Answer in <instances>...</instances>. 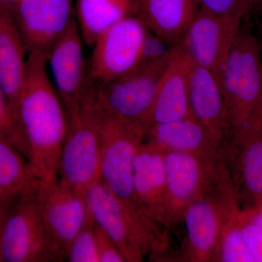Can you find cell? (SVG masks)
Masks as SVG:
<instances>
[{
    "mask_svg": "<svg viewBox=\"0 0 262 262\" xmlns=\"http://www.w3.org/2000/svg\"><path fill=\"white\" fill-rule=\"evenodd\" d=\"M33 189L43 221L66 258L67 248L90 215L86 193L59 180L35 181Z\"/></svg>",
    "mask_w": 262,
    "mask_h": 262,
    "instance_id": "cell-13",
    "label": "cell"
},
{
    "mask_svg": "<svg viewBox=\"0 0 262 262\" xmlns=\"http://www.w3.org/2000/svg\"><path fill=\"white\" fill-rule=\"evenodd\" d=\"M0 198H5V196H2L1 194H0ZM11 199H13V198H11Z\"/></svg>",
    "mask_w": 262,
    "mask_h": 262,
    "instance_id": "cell-33",
    "label": "cell"
},
{
    "mask_svg": "<svg viewBox=\"0 0 262 262\" xmlns=\"http://www.w3.org/2000/svg\"><path fill=\"white\" fill-rule=\"evenodd\" d=\"M201 7L220 13L244 19L261 8L262 0H198Z\"/></svg>",
    "mask_w": 262,
    "mask_h": 262,
    "instance_id": "cell-27",
    "label": "cell"
},
{
    "mask_svg": "<svg viewBox=\"0 0 262 262\" xmlns=\"http://www.w3.org/2000/svg\"><path fill=\"white\" fill-rule=\"evenodd\" d=\"M167 228L182 222L189 205L216 185L220 167L214 168L189 153L165 152Z\"/></svg>",
    "mask_w": 262,
    "mask_h": 262,
    "instance_id": "cell-10",
    "label": "cell"
},
{
    "mask_svg": "<svg viewBox=\"0 0 262 262\" xmlns=\"http://www.w3.org/2000/svg\"><path fill=\"white\" fill-rule=\"evenodd\" d=\"M172 56L168 51L151 55L128 73L101 82H93L91 106L132 123L151 126V114L160 81Z\"/></svg>",
    "mask_w": 262,
    "mask_h": 262,
    "instance_id": "cell-3",
    "label": "cell"
},
{
    "mask_svg": "<svg viewBox=\"0 0 262 262\" xmlns=\"http://www.w3.org/2000/svg\"><path fill=\"white\" fill-rule=\"evenodd\" d=\"M75 0H20L11 6L29 53L48 56L75 18Z\"/></svg>",
    "mask_w": 262,
    "mask_h": 262,
    "instance_id": "cell-15",
    "label": "cell"
},
{
    "mask_svg": "<svg viewBox=\"0 0 262 262\" xmlns=\"http://www.w3.org/2000/svg\"><path fill=\"white\" fill-rule=\"evenodd\" d=\"M16 113L33 177L46 184L57 182L67 117L48 72L47 56L43 53H29Z\"/></svg>",
    "mask_w": 262,
    "mask_h": 262,
    "instance_id": "cell-1",
    "label": "cell"
},
{
    "mask_svg": "<svg viewBox=\"0 0 262 262\" xmlns=\"http://www.w3.org/2000/svg\"><path fill=\"white\" fill-rule=\"evenodd\" d=\"M261 9H262V3H261Z\"/></svg>",
    "mask_w": 262,
    "mask_h": 262,
    "instance_id": "cell-34",
    "label": "cell"
},
{
    "mask_svg": "<svg viewBox=\"0 0 262 262\" xmlns=\"http://www.w3.org/2000/svg\"><path fill=\"white\" fill-rule=\"evenodd\" d=\"M241 216L253 224L262 232V201L242 206Z\"/></svg>",
    "mask_w": 262,
    "mask_h": 262,
    "instance_id": "cell-30",
    "label": "cell"
},
{
    "mask_svg": "<svg viewBox=\"0 0 262 262\" xmlns=\"http://www.w3.org/2000/svg\"><path fill=\"white\" fill-rule=\"evenodd\" d=\"M242 206L262 201V105L222 149Z\"/></svg>",
    "mask_w": 262,
    "mask_h": 262,
    "instance_id": "cell-11",
    "label": "cell"
},
{
    "mask_svg": "<svg viewBox=\"0 0 262 262\" xmlns=\"http://www.w3.org/2000/svg\"><path fill=\"white\" fill-rule=\"evenodd\" d=\"M3 1H5V3H7L8 4L13 6V5H15L16 3H18V2H20V0H3Z\"/></svg>",
    "mask_w": 262,
    "mask_h": 262,
    "instance_id": "cell-32",
    "label": "cell"
},
{
    "mask_svg": "<svg viewBox=\"0 0 262 262\" xmlns=\"http://www.w3.org/2000/svg\"><path fill=\"white\" fill-rule=\"evenodd\" d=\"M145 141L163 152L177 151L195 155L214 168L220 167L223 159L222 149L192 115L152 124L148 129Z\"/></svg>",
    "mask_w": 262,
    "mask_h": 262,
    "instance_id": "cell-16",
    "label": "cell"
},
{
    "mask_svg": "<svg viewBox=\"0 0 262 262\" xmlns=\"http://www.w3.org/2000/svg\"><path fill=\"white\" fill-rule=\"evenodd\" d=\"M0 134L27 159V147L18 117L0 84Z\"/></svg>",
    "mask_w": 262,
    "mask_h": 262,
    "instance_id": "cell-26",
    "label": "cell"
},
{
    "mask_svg": "<svg viewBox=\"0 0 262 262\" xmlns=\"http://www.w3.org/2000/svg\"><path fill=\"white\" fill-rule=\"evenodd\" d=\"M225 208L223 225L213 261L255 262L246 246L241 225V200L237 187L227 176L222 181Z\"/></svg>",
    "mask_w": 262,
    "mask_h": 262,
    "instance_id": "cell-22",
    "label": "cell"
},
{
    "mask_svg": "<svg viewBox=\"0 0 262 262\" xmlns=\"http://www.w3.org/2000/svg\"><path fill=\"white\" fill-rule=\"evenodd\" d=\"M136 11V0H75V3L76 21L84 43L89 46L108 27Z\"/></svg>",
    "mask_w": 262,
    "mask_h": 262,
    "instance_id": "cell-23",
    "label": "cell"
},
{
    "mask_svg": "<svg viewBox=\"0 0 262 262\" xmlns=\"http://www.w3.org/2000/svg\"><path fill=\"white\" fill-rule=\"evenodd\" d=\"M149 29L139 17L130 15L101 33L93 45L89 62L94 83L117 78L134 70L152 54L149 53Z\"/></svg>",
    "mask_w": 262,
    "mask_h": 262,
    "instance_id": "cell-7",
    "label": "cell"
},
{
    "mask_svg": "<svg viewBox=\"0 0 262 262\" xmlns=\"http://www.w3.org/2000/svg\"><path fill=\"white\" fill-rule=\"evenodd\" d=\"M33 187L19 196L5 220L1 261H65L63 251L43 221Z\"/></svg>",
    "mask_w": 262,
    "mask_h": 262,
    "instance_id": "cell-6",
    "label": "cell"
},
{
    "mask_svg": "<svg viewBox=\"0 0 262 262\" xmlns=\"http://www.w3.org/2000/svg\"><path fill=\"white\" fill-rule=\"evenodd\" d=\"M192 60L180 43L172 46V56L162 77L152 111L151 125L179 120L192 115L189 82Z\"/></svg>",
    "mask_w": 262,
    "mask_h": 262,
    "instance_id": "cell-19",
    "label": "cell"
},
{
    "mask_svg": "<svg viewBox=\"0 0 262 262\" xmlns=\"http://www.w3.org/2000/svg\"><path fill=\"white\" fill-rule=\"evenodd\" d=\"M35 181L26 157L0 134V194L18 198Z\"/></svg>",
    "mask_w": 262,
    "mask_h": 262,
    "instance_id": "cell-24",
    "label": "cell"
},
{
    "mask_svg": "<svg viewBox=\"0 0 262 262\" xmlns=\"http://www.w3.org/2000/svg\"><path fill=\"white\" fill-rule=\"evenodd\" d=\"M136 16L160 40L179 44L200 8L198 0H136Z\"/></svg>",
    "mask_w": 262,
    "mask_h": 262,
    "instance_id": "cell-21",
    "label": "cell"
},
{
    "mask_svg": "<svg viewBox=\"0 0 262 262\" xmlns=\"http://www.w3.org/2000/svg\"><path fill=\"white\" fill-rule=\"evenodd\" d=\"M86 198L95 222L115 241L125 262L158 258L168 249V231L136 202L116 195L101 180Z\"/></svg>",
    "mask_w": 262,
    "mask_h": 262,
    "instance_id": "cell-2",
    "label": "cell"
},
{
    "mask_svg": "<svg viewBox=\"0 0 262 262\" xmlns=\"http://www.w3.org/2000/svg\"><path fill=\"white\" fill-rule=\"evenodd\" d=\"M260 54L257 38L248 27L241 25L222 75V90L228 117V139L244 126L262 105Z\"/></svg>",
    "mask_w": 262,
    "mask_h": 262,
    "instance_id": "cell-4",
    "label": "cell"
},
{
    "mask_svg": "<svg viewBox=\"0 0 262 262\" xmlns=\"http://www.w3.org/2000/svg\"><path fill=\"white\" fill-rule=\"evenodd\" d=\"M94 110L101 144V181L116 195L137 203L133 188V168L148 128Z\"/></svg>",
    "mask_w": 262,
    "mask_h": 262,
    "instance_id": "cell-8",
    "label": "cell"
},
{
    "mask_svg": "<svg viewBox=\"0 0 262 262\" xmlns=\"http://www.w3.org/2000/svg\"><path fill=\"white\" fill-rule=\"evenodd\" d=\"M242 20L201 7L180 42L193 63L211 72L221 87L224 69Z\"/></svg>",
    "mask_w": 262,
    "mask_h": 262,
    "instance_id": "cell-9",
    "label": "cell"
},
{
    "mask_svg": "<svg viewBox=\"0 0 262 262\" xmlns=\"http://www.w3.org/2000/svg\"><path fill=\"white\" fill-rule=\"evenodd\" d=\"M83 43L75 17L48 53L47 63L53 75L52 81L66 113L80 106L91 89Z\"/></svg>",
    "mask_w": 262,
    "mask_h": 262,
    "instance_id": "cell-12",
    "label": "cell"
},
{
    "mask_svg": "<svg viewBox=\"0 0 262 262\" xmlns=\"http://www.w3.org/2000/svg\"><path fill=\"white\" fill-rule=\"evenodd\" d=\"M65 260L69 262H99L96 222L91 212L83 227L67 248Z\"/></svg>",
    "mask_w": 262,
    "mask_h": 262,
    "instance_id": "cell-25",
    "label": "cell"
},
{
    "mask_svg": "<svg viewBox=\"0 0 262 262\" xmlns=\"http://www.w3.org/2000/svg\"><path fill=\"white\" fill-rule=\"evenodd\" d=\"M133 188L141 208L168 231L165 152L145 141L134 158Z\"/></svg>",
    "mask_w": 262,
    "mask_h": 262,
    "instance_id": "cell-17",
    "label": "cell"
},
{
    "mask_svg": "<svg viewBox=\"0 0 262 262\" xmlns=\"http://www.w3.org/2000/svg\"><path fill=\"white\" fill-rule=\"evenodd\" d=\"M243 234L246 246L255 262H262V232L251 222L241 216Z\"/></svg>",
    "mask_w": 262,
    "mask_h": 262,
    "instance_id": "cell-29",
    "label": "cell"
},
{
    "mask_svg": "<svg viewBox=\"0 0 262 262\" xmlns=\"http://www.w3.org/2000/svg\"><path fill=\"white\" fill-rule=\"evenodd\" d=\"M191 114L222 149L229 137L228 117L222 87L214 75L192 61L189 82Z\"/></svg>",
    "mask_w": 262,
    "mask_h": 262,
    "instance_id": "cell-18",
    "label": "cell"
},
{
    "mask_svg": "<svg viewBox=\"0 0 262 262\" xmlns=\"http://www.w3.org/2000/svg\"><path fill=\"white\" fill-rule=\"evenodd\" d=\"M11 199V198H0V262H1V242L3 236V228L7 216L11 209L12 207L18 200Z\"/></svg>",
    "mask_w": 262,
    "mask_h": 262,
    "instance_id": "cell-31",
    "label": "cell"
},
{
    "mask_svg": "<svg viewBox=\"0 0 262 262\" xmlns=\"http://www.w3.org/2000/svg\"><path fill=\"white\" fill-rule=\"evenodd\" d=\"M67 130L58 163V180L86 193L101 180V144L97 117L87 98L67 112Z\"/></svg>",
    "mask_w": 262,
    "mask_h": 262,
    "instance_id": "cell-5",
    "label": "cell"
},
{
    "mask_svg": "<svg viewBox=\"0 0 262 262\" xmlns=\"http://www.w3.org/2000/svg\"><path fill=\"white\" fill-rule=\"evenodd\" d=\"M222 182L188 206L182 222L185 227L183 258L191 262L213 261L225 215Z\"/></svg>",
    "mask_w": 262,
    "mask_h": 262,
    "instance_id": "cell-14",
    "label": "cell"
},
{
    "mask_svg": "<svg viewBox=\"0 0 262 262\" xmlns=\"http://www.w3.org/2000/svg\"><path fill=\"white\" fill-rule=\"evenodd\" d=\"M96 237L99 262H125L123 255L115 241L96 223Z\"/></svg>",
    "mask_w": 262,
    "mask_h": 262,
    "instance_id": "cell-28",
    "label": "cell"
},
{
    "mask_svg": "<svg viewBox=\"0 0 262 262\" xmlns=\"http://www.w3.org/2000/svg\"><path fill=\"white\" fill-rule=\"evenodd\" d=\"M28 56V49L15 22L11 5L0 0V84L16 116L17 101L25 77Z\"/></svg>",
    "mask_w": 262,
    "mask_h": 262,
    "instance_id": "cell-20",
    "label": "cell"
}]
</instances>
